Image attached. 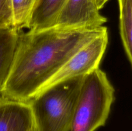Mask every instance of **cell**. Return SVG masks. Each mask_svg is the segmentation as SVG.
<instances>
[{"label":"cell","mask_w":132,"mask_h":131,"mask_svg":"<svg viewBox=\"0 0 132 131\" xmlns=\"http://www.w3.org/2000/svg\"><path fill=\"white\" fill-rule=\"evenodd\" d=\"M14 28L20 31L27 28L32 12L41 0H11Z\"/></svg>","instance_id":"cell-10"},{"label":"cell","mask_w":132,"mask_h":131,"mask_svg":"<svg viewBox=\"0 0 132 131\" xmlns=\"http://www.w3.org/2000/svg\"><path fill=\"white\" fill-rule=\"evenodd\" d=\"M83 77L37 92L28 101L37 131H70Z\"/></svg>","instance_id":"cell-2"},{"label":"cell","mask_w":132,"mask_h":131,"mask_svg":"<svg viewBox=\"0 0 132 131\" xmlns=\"http://www.w3.org/2000/svg\"><path fill=\"white\" fill-rule=\"evenodd\" d=\"M115 89L99 68L84 76L70 131H95L105 125Z\"/></svg>","instance_id":"cell-3"},{"label":"cell","mask_w":132,"mask_h":131,"mask_svg":"<svg viewBox=\"0 0 132 131\" xmlns=\"http://www.w3.org/2000/svg\"><path fill=\"white\" fill-rule=\"evenodd\" d=\"M96 5L97 6V8L99 10H100L101 9L103 8L104 6V5L109 1V0H95Z\"/></svg>","instance_id":"cell-12"},{"label":"cell","mask_w":132,"mask_h":131,"mask_svg":"<svg viewBox=\"0 0 132 131\" xmlns=\"http://www.w3.org/2000/svg\"><path fill=\"white\" fill-rule=\"evenodd\" d=\"M19 31L15 28L0 29V99L18 45Z\"/></svg>","instance_id":"cell-7"},{"label":"cell","mask_w":132,"mask_h":131,"mask_svg":"<svg viewBox=\"0 0 132 131\" xmlns=\"http://www.w3.org/2000/svg\"><path fill=\"white\" fill-rule=\"evenodd\" d=\"M34 119L28 101L0 99V131H34Z\"/></svg>","instance_id":"cell-6"},{"label":"cell","mask_w":132,"mask_h":131,"mask_svg":"<svg viewBox=\"0 0 132 131\" xmlns=\"http://www.w3.org/2000/svg\"><path fill=\"white\" fill-rule=\"evenodd\" d=\"M119 31L127 59L132 64V0H118Z\"/></svg>","instance_id":"cell-9"},{"label":"cell","mask_w":132,"mask_h":131,"mask_svg":"<svg viewBox=\"0 0 132 131\" xmlns=\"http://www.w3.org/2000/svg\"><path fill=\"white\" fill-rule=\"evenodd\" d=\"M106 30L52 27L19 33L1 98L28 101L77 50Z\"/></svg>","instance_id":"cell-1"},{"label":"cell","mask_w":132,"mask_h":131,"mask_svg":"<svg viewBox=\"0 0 132 131\" xmlns=\"http://www.w3.org/2000/svg\"><path fill=\"white\" fill-rule=\"evenodd\" d=\"M67 0H41L32 12L27 28L33 30L52 28Z\"/></svg>","instance_id":"cell-8"},{"label":"cell","mask_w":132,"mask_h":131,"mask_svg":"<svg viewBox=\"0 0 132 131\" xmlns=\"http://www.w3.org/2000/svg\"><path fill=\"white\" fill-rule=\"evenodd\" d=\"M14 28L11 0H0V29Z\"/></svg>","instance_id":"cell-11"},{"label":"cell","mask_w":132,"mask_h":131,"mask_svg":"<svg viewBox=\"0 0 132 131\" xmlns=\"http://www.w3.org/2000/svg\"><path fill=\"white\" fill-rule=\"evenodd\" d=\"M106 22L95 0H67L53 27L95 28L103 26Z\"/></svg>","instance_id":"cell-5"},{"label":"cell","mask_w":132,"mask_h":131,"mask_svg":"<svg viewBox=\"0 0 132 131\" xmlns=\"http://www.w3.org/2000/svg\"><path fill=\"white\" fill-rule=\"evenodd\" d=\"M108 43L106 30L77 50L39 92L61 82L83 77L99 68Z\"/></svg>","instance_id":"cell-4"},{"label":"cell","mask_w":132,"mask_h":131,"mask_svg":"<svg viewBox=\"0 0 132 131\" xmlns=\"http://www.w3.org/2000/svg\"><path fill=\"white\" fill-rule=\"evenodd\" d=\"M34 131H37V129H36H36H35Z\"/></svg>","instance_id":"cell-13"}]
</instances>
